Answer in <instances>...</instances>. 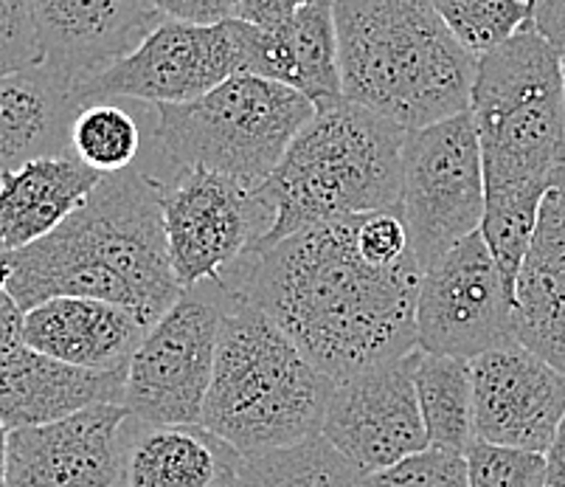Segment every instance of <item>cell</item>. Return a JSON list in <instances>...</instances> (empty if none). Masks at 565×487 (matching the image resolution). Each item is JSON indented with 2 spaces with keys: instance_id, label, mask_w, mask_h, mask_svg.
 <instances>
[{
  "instance_id": "1",
  "label": "cell",
  "mask_w": 565,
  "mask_h": 487,
  "mask_svg": "<svg viewBox=\"0 0 565 487\" xmlns=\"http://www.w3.org/2000/svg\"><path fill=\"white\" fill-rule=\"evenodd\" d=\"M358 220L341 218L250 251L220 285L267 313L292 343L341 383L416 350L423 265H372L358 251Z\"/></svg>"
},
{
  "instance_id": "2",
  "label": "cell",
  "mask_w": 565,
  "mask_h": 487,
  "mask_svg": "<svg viewBox=\"0 0 565 487\" xmlns=\"http://www.w3.org/2000/svg\"><path fill=\"white\" fill-rule=\"evenodd\" d=\"M343 96L399 130L470 110L479 60L430 0H332Z\"/></svg>"
},
{
  "instance_id": "3",
  "label": "cell",
  "mask_w": 565,
  "mask_h": 487,
  "mask_svg": "<svg viewBox=\"0 0 565 487\" xmlns=\"http://www.w3.org/2000/svg\"><path fill=\"white\" fill-rule=\"evenodd\" d=\"M332 392L335 381L267 313L228 290L200 420L205 432L239 456L290 448L321 434Z\"/></svg>"
},
{
  "instance_id": "4",
  "label": "cell",
  "mask_w": 565,
  "mask_h": 487,
  "mask_svg": "<svg viewBox=\"0 0 565 487\" xmlns=\"http://www.w3.org/2000/svg\"><path fill=\"white\" fill-rule=\"evenodd\" d=\"M405 133L347 96L318 107L259 187L274 229L254 251L310 225L397 209Z\"/></svg>"
},
{
  "instance_id": "5",
  "label": "cell",
  "mask_w": 565,
  "mask_h": 487,
  "mask_svg": "<svg viewBox=\"0 0 565 487\" xmlns=\"http://www.w3.org/2000/svg\"><path fill=\"white\" fill-rule=\"evenodd\" d=\"M470 116L484 158V189L548 192L565 167L559 49L534 25L481 56Z\"/></svg>"
},
{
  "instance_id": "6",
  "label": "cell",
  "mask_w": 565,
  "mask_h": 487,
  "mask_svg": "<svg viewBox=\"0 0 565 487\" xmlns=\"http://www.w3.org/2000/svg\"><path fill=\"white\" fill-rule=\"evenodd\" d=\"M161 189L163 181L136 167L105 176L79 212L29 248L105 279L152 327L183 294L169 260Z\"/></svg>"
},
{
  "instance_id": "7",
  "label": "cell",
  "mask_w": 565,
  "mask_h": 487,
  "mask_svg": "<svg viewBox=\"0 0 565 487\" xmlns=\"http://www.w3.org/2000/svg\"><path fill=\"white\" fill-rule=\"evenodd\" d=\"M299 91L254 74H234L186 105H158V156L181 169H214L262 187L316 116Z\"/></svg>"
},
{
  "instance_id": "8",
  "label": "cell",
  "mask_w": 565,
  "mask_h": 487,
  "mask_svg": "<svg viewBox=\"0 0 565 487\" xmlns=\"http://www.w3.org/2000/svg\"><path fill=\"white\" fill-rule=\"evenodd\" d=\"M484 207V158L470 110L405 133L397 209L423 271L481 232Z\"/></svg>"
},
{
  "instance_id": "9",
  "label": "cell",
  "mask_w": 565,
  "mask_h": 487,
  "mask_svg": "<svg viewBox=\"0 0 565 487\" xmlns=\"http://www.w3.org/2000/svg\"><path fill=\"white\" fill-rule=\"evenodd\" d=\"M228 288L203 282L183 290L147 330L127 367L125 406L141 425H200L217 361Z\"/></svg>"
},
{
  "instance_id": "10",
  "label": "cell",
  "mask_w": 565,
  "mask_h": 487,
  "mask_svg": "<svg viewBox=\"0 0 565 487\" xmlns=\"http://www.w3.org/2000/svg\"><path fill=\"white\" fill-rule=\"evenodd\" d=\"M161 212L169 260L183 290L223 279L274 229V209L259 187L214 169H183L163 183Z\"/></svg>"
},
{
  "instance_id": "11",
  "label": "cell",
  "mask_w": 565,
  "mask_h": 487,
  "mask_svg": "<svg viewBox=\"0 0 565 487\" xmlns=\"http://www.w3.org/2000/svg\"><path fill=\"white\" fill-rule=\"evenodd\" d=\"M510 341H518L515 294L476 232L423 271L416 350L476 361Z\"/></svg>"
},
{
  "instance_id": "12",
  "label": "cell",
  "mask_w": 565,
  "mask_h": 487,
  "mask_svg": "<svg viewBox=\"0 0 565 487\" xmlns=\"http://www.w3.org/2000/svg\"><path fill=\"white\" fill-rule=\"evenodd\" d=\"M234 20L186 23L163 18L130 54L79 82L76 94L85 105L136 99L158 107L200 99L239 74Z\"/></svg>"
},
{
  "instance_id": "13",
  "label": "cell",
  "mask_w": 565,
  "mask_h": 487,
  "mask_svg": "<svg viewBox=\"0 0 565 487\" xmlns=\"http://www.w3.org/2000/svg\"><path fill=\"white\" fill-rule=\"evenodd\" d=\"M414 367L416 350L335 383L321 434L366 476L428 448Z\"/></svg>"
},
{
  "instance_id": "14",
  "label": "cell",
  "mask_w": 565,
  "mask_h": 487,
  "mask_svg": "<svg viewBox=\"0 0 565 487\" xmlns=\"http://www.w3.org/2000/svg\"><path fill=\"white\" fill-rule=\"evenodd\" d=\"M476 437L546 454L565 417V372L510 341L472 361Z\"/></svg>"
},
{
  "instance_id": "15",
  "label": "cell",
  "mask_w": 565,
  "mask_h": 487,
  "mask_svg": "<svg viewBox=\"0 0 565 487\" xmlns=\"http://www.w3.org/2000/svg\"><path fill=\"white\" fill-rule=\"evenodd\" d=\"M130 409L105 403L9 432L7 487H121Z\"/></svg>"
},
{
  "instance_id": "16",
  "label": "cell",
  "mask_w": 565,
  "mask_h": 487,
  "mask_svg": "<svg viewBox=\"0 0 565 487\" xmlns=\"http://www.w3.org/2000/svg\"><path fill=\"white\" fill-rule=\"evenodd\" d=\"M43 65L74 85L130 54L161 23L152 0H32Z\"/></svg>"
},
{
  "instance_id": "17",
  "label": "cell",
  "mask_w": 565,
  "mask_h": 487,
  "mask_svg": "<svg viewBox=\"0 0 565 487\" xmlns=\"http://www.w3.org/2000/svg\"><path fill=\"white\" fill-rule=\"evenodd\" d=\"M234 32L239 74L279 82L316 107L343 96L332 0H312L279 25H254L236 18Z\"/></svg>"
},
{
  "instance_id": "18",
  "label": "cell",
  "mask_w": 565,
  "mask_h": 487,
  "mask_svg": "<svg viewBox=\"0 0 565 487\" xmlns=\"http://www.w3.org/2000/svg\"><path fill=\"white\" fill-rule=\"evenodd\" d=\"M127 369L96 372L20 347L0 363V420L9 432L60 423L90 406H125Z\"/></svg>"
},
{
  "instance_id": "19",
  "label": "cell",
  "mask_w": 565,
  "mask_h": 487,
  "mask_svg": "<svg viewBox=\"0 0 565 487\" xmlns=\"http://www.w3.org/2000/svg\"><path fill=\"white\" fill-rule=\"evenodd\" d=\"M150 327L127 307L102 299H49L25 313V347L71 367L113 372L130 367Z\"/></svg>"
},
{
  "instance_id": "20",
  "label": "cell",
  "mask_w": 565,
  "mask_h": 487,
  "mask_svg": "<svg viewBox=\"0 0 565 487\" xmlns=\"http://www.w3.org/2000/svg\"><path fill=\"white\" fill-rule=\"evenodd\" d=\"M518 341L565 372V167L552 178L515 285Z\"/></svg>"
},
{
  "instance_id": "21",
  "label": "cell",
  "mask_w": 565,
  "mask_h": 487,
  "mask_svg": "<svg viewBox=\"0 0 565 487\" xmlns=\"http://www.w3.org/2000/svg\"><path fill=\"white\" fill-rule=\"evenodd\" d=\"M85 102L49 65L0 74V176L34 158L71 156V125Z\"/></svg>"
},
{
  "instance_id": "22",
  "label": "cell",
  "mask_w": 565,
  "mask_h": 487,
  "mask_svg": "<svg viewBox=\"0 0 565 487\" xmlns=\"http://www.w3.org/2000/svg\"><path fill=\"white\" fill-rule=\"evenodd\" d=\"M105 181L76 156H45L0 176V254L54 234Z\"/></svg>"
},
{
  "instance_id": "23",
  "label": "cell",
  "mask_w": 565,
  "mask_h": 487,
  "mask_svg": "<svg viewBox=\"0 0 565 487\" xmlns=\"http://www.w3.org/2000/svg\"><path fill=\"white\" fill-rule=\"evenodd\" d=\"M231 445L203 425L127 423L121 487H214Z\"/></svg>"
},
{
  "instance_id": "24",
  "label": "cell",
  "mask_w": 565,
  "mask_h": 487,
  "mask_svg": "<svg viewBox=\"0 0 565 487\" xmlns=\"http://www.w3.org/2000/svg\"><path fill=\"white\" fill-rule=\"evenodd\" d=\"M414 383L430 448L465 454L476 440L472 361L416 350Z\"/></svg>"
},
{
  "instance_id": "25",
  "label": "cell",
  "mask_w": 565,
  "mask_h": 487,
  "mask_svg": "<svg viewBox=\"0 0 565 487\" xmlns=\"http://www.w3.org/2000/svg\"><path fill=\"white\" fill-rule=\"evenodd\" d=\"M245 487H369L366 474L318 434L290 448L239 456Z\"/></svg>"
},
{
  "instance_id": "26",
  "label": "cell",
  "mask_w": 565,
  "mask_h": 487,
  "mask_svg": "<svg viewBox=\"0 0 565 487\" xmlns=\"http://www.w3.org/2000/svg\"><path fill=\"white\" fill-rule=\"evenodd\" d=\"M141 152V130L125 107L90 102L71 125V156L102 176L130 169Z\"/></svg>"
},
{
  "instance_id": "27",
  "label": "cell",
  "mask_w": 565,
  "mask_h": 487,
  "mask_svg": "<svg viewBox=\"0 0 565 487\" xmlns=\"http://www.w3.org/2000/svg\"><path fill=\"white\" fill-rule=\"evenodd\" d=\"M441 23L476 60L492 54L515 34L534 25L529 0H430Z\"/></svg>"
},
{
  "instance_id": "28",
  "label": "cell",
  "mask_w": 565,
  "mask_h": 487,
  "mask_svg": "<svg viewBox=\"0 0 565 487\" xmlns=\"http://www.w3.org/2000/svg\"><path fill=\"white\" fill-rule=\"evenodd\" d=\"M470 487H548L546 454L472 440L465 451Z\"/></svg>"
},
{
  "instance_id": "29",
  "label": "cell",
  "mask_w": 565,
  "mask_h": 487,
  "mask_svg": "<svg viewBox=\"0 0 565 487\" xmlns=\"http://www.w3.org/2000/svg\"><path fill=\"white\" fill-rule=\"evenodd\" d=\"M366 481L369 487H470L465 454L430 445L392 468L369 474Z\"/></svg>"
},
{
  "instance_id": "30",
  "label": "cell",
  "mask_w": 565,
  "mask_h": 487,
  "mask_svg": "<svg viewBox=\"0 0 565 487\" xmlns=\"http://www.w3.org/2000/svg\"><path fill=\"white\" fill-rule=\"evenodd\" d=\"M43 63L32 0H0V74Z\"/></svg>"
},
{
  "instance_id": "31",
  "label": "cell",
  "mask_w": 565,
  "mask_h": 487,
  "mask_svg": "<svg viewBox=\"0 0 565 487\" xmlns=\"http://www.w3.org/2000/svg\"><path fill=\"white\" fill-rule=\"evenodd\" d=\"M358 251L372 265H397L414 254L408 225L399 209L361 214L358 220ZM416 256V254H414Z\"/></svg>"
},
{
  "instance_id": "32",
  "label": "cell",
  "mask_w": 565,
  "mask_h": 487,
  "mask_svg": "<svg viewBox=\"0 0 565 487\" xmlns=\"http://www.w3.org/2000/svg\"><path fill=\"white\" fill-rule=\"evenodd\" d=\"M161 18L186 23H225L239 12V0H152Z\"/></svg>"
},
{
  "instance_id": "33",
  "label": "cell",
  "mask_w": 565,
  "mask_h": 487,
  "mask_svg": "<svg viewBox=\"0 0 565 487\" xmlns=\"http://www.w3.org/2000/svg\"><path fill=\"white\" fill-rule=\"evenodd\" d=\"M9 282V268L3 263V254H0V363L9 361L20 347H25L23 341V325H25V310L14 301V296L7 288Z\"/></svg>"
},
{
  "instance_id": "34",
  "label": "cell",
  "mask_w": 565,
  "mask_h": 487,
  "mask_svg": "<svg viewBox=\"0 0 565 487\" xmlns=\"http://www.w3.org/2000/svg\"><path fill=\"white\" fill-rule=\"evenodd\" d=\"M310 3L312 0H239L236 18L254 25H279Z\"/></svg>"
},
{
  "instance_id": "35",
  "label": "cell",
  "mask_w": 565,
  "mask_h": 487,
  "mask_svg": "<svg viewBox=\"0 0 565 487\" xmlns=\"http://www.w3.org/2000/svg\"><path fill=\"white\" fill-rule=\"evenodd\" d=\"M534 29L559 51L565 49V0H534Z\"/></svg>"
},
{
  "instance_id": "36",
  "label": "cell",
  "mask_w": 565,
  "mask_h": 487,
  "mask_svg": "<svg viewBox=\"0 0 565 487\" xmlns=\"http://www.w3.org/2000/svg\"><path fill=\"white\" fill-rule=\"evenodd\" d=\"M548 463V487H565V417L559 423L554 443L546 451Z\"/></svg>"
},
{
  "instance_id": "37",
  "label": "cell",
  "mask_w": 565,
  "mask_h": 487,
  "mask_svg": "<svg viewBox=\"0 0 565 487\" xmlns=\"http://www.w3.org/2000/svg\"><path fill=\"white\" fill-rule=\"evenodd\" d=\"M214 487H245L243 474H239V454L231 451L228 459H225L223 470H220V479L214 481Z\"/></svg>"
},
{
  "instance_id": "38",
  "label": "cell",
  "mask_w": 565,
  "mask_h": 487,
  "mask_svg": "<svg viewBox=\"0 0 565 487\" xmlns=\"http://www.w3.org/2000/svg\"><path fill=\"white\" fill-rule=\"evenodd\" d=\"M9 474V428L0 420V487H7Z\"/></svg>"
},
{
  "instance_id": "39",
  "label": "cell",
  "mask_w": 565,
  "mask_h": 487,
  "mask_svg": "<svg viewBox=\"0 0 565 487\" xmlns=\"http://www.w3.org/2000/svg\"><path fill=\"white\" fill-rule=\"evenodd\" d=\"M559 71H563V102H565V49L559 51Z\"/></svg>"
},
{
  "instance_id": "40",
  "label": "cell",
  "mask_w": 565,
  "mask_h": 487,
  "mask_svg": "<svg viewBox=\"0 0 565 487\" xmlns=\"http://www.w3.org/2000/svg\"><path fill=\"white\" fill-rule=\"evenodd\" d=\"M529 3H532V7H534V0H529Z\"/></svg>"
}]
</instances>
